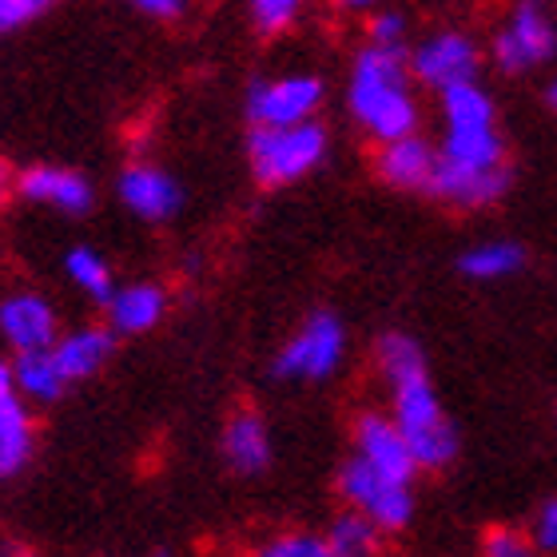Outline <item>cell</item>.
<instances>
[{
    "label": "cell",
    "instance_id": "6da1fadb",
    "mask_svg": "<svg viewBox=\"0 0 557 557\" xmlns=\"http://www.w3.org/2000/svg\"><path fill=\"white\" fill-rule=\"evenodd\" d=\"M442 116L446 139L426 191L454 208H486L510 187L494 104L474 81H462L442 88Z\"/></svg>",
    "mask_w": 557,
    "mask_h": 557
},
{
    "label": "cell",
    "instance_id": "7a4b0ae2",
    "mask_svg": "<svg viewBox=\"0 0 557 557\" xmlns=\"http://www.w3.org/2000/svg\"><path fill=\"white\" fill-rule=\"evenodd\" d=\"M350 112L374 139L410 136L418 124V108L407 84V52L371 45L355 60L350 76Z\"/></svg>",
    "mask_w": 557,
    "mask_h": 557
},
{
    "label": "cell",
    "instance_id": "3957f363",
    "mask_svg": "<svg viewBox=\"0 0 557 557\" xmlns=\"http://www.w3.org/2000/svg\"><path fill=\"white\" fill-rule=\"evenodd\" d=\"M395 422L407 434L414 462L422 470H438L458 454V434H454L450 418L442 414L426 371L395 383Z\"/></svg>",
    "mask_w": 557,
    "mask_h": 557
},
{
    "label": "cell",
    "instance_id": "277c9868",
    "mask_svg": "<svg viewBox=\"0 0 557 557\" xmlns=\"http://www.w3.org/2000/svg\"><path fill=\"white\" fill-rule=\"evenodd\" d=\"M326 156V132L311 120L283 124V128H256L251 136V168L256 180L268 187L290 184L319 168Z\"/></svg>",
    "mask_w": 557,
    "mask_h": 557
},
{
    "label": "cell",
    "instance_id": "5b68a950",
    "mask_svg": "<svg viewBox=\"0 0 557 557\" xmlns=\"http://www.w3.org/2000/svg\"><path fill=\"white\" fill-rule=\"evenodd\" d=\"M338 490L343 498L371 518L379 530H403L414 513V498H410L407 482H395V478L379 474L367 458H350L338 474Z\"/></svg>",
    "mask_w": 557,
    "mask_h": 557
},
{
    "label": "cell",
    "instance_id": "8992f818",
    "mask_svg": "<svg viewBox=\"0 0 557 557\" xmlns=\"http://www.w3.org/2000/svg\"><path fill=\"white\" fill-rule=\"evenodd\" d=\"M347 350V331L335 314H311L302 331L278 350L275 374L278 379H302V383H319L326 374H335Z\"/></svg>",
    "mask_w": 557,
    "mask_h": 557
},
{
    "label": "cell",
    "instance_id": "52a82bcc",
    "mask_svg": "<svg viewBox=\"0 0 557 557\" xmlns=\"http://www.w3.org/2000/svg\"><path fill=\"white\" fill-rule=\"evenodd\" d=\"M557 52V28L537 0H522L494 36V60L502 72H530Z\"/></svg>",
    "mask_w": 557,
    "mask_h": 557
},
{
    "label": "cell",
    "instance_id": "ba28073f",
    "mask_svg": "<svg viewBox=\"0 0 557 557\" xmlns=\"http://www.w3.org/2000/svg\"><path fill=\"white\" fill-rule=\"evenodd\" d=\"M323 100V84L314 76H283V81H259L247 92V116L256 128H283L302 124Z\"/></svg>",
    "mask_w": 557,
    "mask_h": 557
},
{
    "label": "cell",
    "instance_id": "9c48e42d",
    "mask_svg": "<svg viewBox=\"0 0 557 557\" xmlns=\"http://www.w3.org/2000/svg\"><path fill=\"white\" fill-rule=\"evenodd\" d=\"M410 69H414L418 81L442 92V88H450V84L474 81L478 48H474V40L462 33H438L418 48L414 60H410Z\"/></svg>",
    "mask_w": 557,
    "mask_h": 557
},
{
    "label": "cell",
    "instance_id": "30bf717a",
    "mask_svg": "<svg viewBox=\"0 0 557 557\" xmlns=\"http://www.w3.org/2000/svg\"><path fill=\"white\" fill-rule=\"evenodd\" d=\"M359 458L379 470V474L395 478V482H407L414 478L418 462H414V450H410L407 434L398 430L395 418H383V414H362L359 418Z\"/></svg>",
    "mask_w": 557,
    "mask_h": 557
},
{
    "label": "cell",
    "instance_id": "8fae6325",
    "mask_svg": "<svg viewBox=\"0 0 557 557\" xmlns=\"http://www.w3.org/2000/svg\"><path fill=\"white\" fill-rule=\"evenodd\" d=\"M16 374L0 362V478H12L33 454V422L16 398Z\"/></svg>",
    "mask_w": 557,
    "mask_h": 557
},
{
    "label": "cell",
    "instance_id": "7c38bea8",
    "mask_svg": "<svg viewBox=\"0 0 557 557\" xmlns=\"http://www.w3.org/2000/svg\"><path fill=\"white\" fill-rule=\"evenodd\" d=\"M116 191H120V199L136 211L139 220H168V215H175L180 203H184V196H180V187H175L172 175L160 172V168H151V163L128 168V172L120 175Z\"/></svg>",
    "mask_w": 557,
    "mask_h": 557
},
{
    "label": "cell",
    "instance_id": "4fadbf2b",
    "mask_svg": "<svg viewBox=\"0 0 557 557\" xmlns=\"http://www.w3.org/2000/svg\"><path fill=\"white\" fill-rule=\"evenodd\" d=\"M434 163H438V151L410 132V136L386 139L383 156H379V172L386 184L403 187V191H426Z\"/></svg>",
    "mask_w": 557,
    "mask_h": 557
},
{
    "label": "cell",
    "instance_id": "5bb4252c",
    "mask_svg": "<svg viewBox=\"0 0 557 557\" xmlns=\"http://www.w3.org/2000/svg\"><path fill=\"white\" fill-rule=\"evenodd\" d=\"M0 331L16 347V355L21 350L48 347L52 335H57V314H52V307L45 299H36V295H16V299L0 302Z\"/></svg>",
    "mask_w": 557,
    "mask_h": 557
},
{
    "label": "cell",
    "instance_id": "9a60e30c",
    "mask_svg": "<svg viewBox=\"0 0 557 557\" xmlns=\"http://www.w3.org/2000/svg\"><path fill=\"white\" fill-rule=\"evenodd\" d=\"M21 196L36 203H52L60 211H88L92 208V187L76 172H60V168H33L21 175Z\"/></svg>",
    "mask_w": 557,
    "mask_h": 557
},
{
    "label": "cell",
    "instance_id": "2e32d148",
    "mask_svg": "<svg viewBox=\"0 0 557 557\" xmlns=\"http://www.w3.org/2000/svg\"><path fill=\"white\" fill-rule=\"evenodd\" d=\"M108 319L120 335H139V331H151V326L163 319V290L148 287V283H136V287H124L108 299Z\"/></svg>",
    "mask_w": 557,
    "mask_h": 557
},
{
    "label": "cell",
    "instance_id": "e0dca14e",
    "mask_svg": "<svg viewBox=\"0 0 557 557\" xmlns=\"http://www.w3.org/2000/svg\"><path fill=\"white\" fill-rule=\"evenodd\" d=\"M12 374H16V386H21L24 395L40 398V403L60 398V391L69 386V374H64V367H60L57 350L52 347L21 350V359H16Z\"/></svg>",
    "mask_w": 557,
    "mask_h": 557
},
{
    "label": "cell",
    "instance_id": "ac0fdd59",
    "mask_svg": "<svg viewBox=\"0 0 557 557\" xmlns=\"http://www.w3.org/2000/svg\"><path fill=\"white\" fill-rule=\"evenodd\" d=\"M223 450L232 458V466L239 474H259L271 458V442L268 430H263V418L259 414H239L223 434Z\"/></svg>",
    "mask_w": 557,
    "mask_h": 557
},
{
    "label": "cell",
    "instance_id": "d6986e66",
    "mask_svg": "<svg viewBox=\"0 0 557 557\" xmlns=\"http://www.w3.org/2000/svg\"><path fill=\"white\" fill-rule=\"evenodd\" d=\"M108 355H112V335H108V331H92V326L69 335L57 347V359H60V367H64V374H69V383L72 379H88L92 371H100Z\"/></svg>",
    "mask_w": 557,
    "mask_h": 557
},
{
    "label": "cell",
    "instance_id": "ffe728a7",
    "mask_svg": "<svg viewBox=\"0 0 557 557\" xmlns=\"http://www.w3.org/2000/svg\"><path fill=\"white\" fill-rule=\"evenodd\" d=\"M522 263H525V251L518 244H482L474 251H466L458 268H462V275L490 283V278H506L513 271H522Z\"/></svg>",
    "mask_w": 557,
    "mask_h": 557
},
{
    "label": "cell",
    "instance_id": "44dd1931",
    "mask_svg": "<svg viewBox=\"0 0 557 557\" xmlns=\"http://www.w3.org/2000/svg\"><path fill=\"white\" fill-rule=\"evenodd\" d=\"M374 546H379V525L362 510L343 513V518L331 525V534H326V549L338 557H367V554H374Z\"/></svg>",
    "mask_w": 557,
    "mask_h": 557
},
{
    "label": "cell",
    "instance_id": "7402d4cb",
    "mask_svg": "<svg viewBox=\"0 0 557 557\" xmlns=\"http://www.w3.org/2000/svg\"><path fill=\"white\" fill-rule=\"evenodd\" d=\"M379 367H383V374L391 379V386L403 383V379H410V374L426 371V362H422V347L407 335H383V343H379Z\"/></svg>",
    "mask_w": 557,
    "mask_h": 557
},
{
    "label": "cell",
    "instance_id": "603a6c76",
    "mask_svg": "<svg viewBox=\"0 0 557 557\" xmlns=\"http://www.w3.org/2000/svg\"><path fill=\"white\" fill-rule=\"evenodd\" d=\"M69 275H72V283H76L84 295H92L96 302H108L112 295H116L104 259L96 256V251H88V247H76V251L69 256Z\"/></svg>",
    "mask_w": 557,
    "mask_h": 557
},
{
    "label": "cell",
    "instance_id": "cb8c5ba5",
    "mask_svg": "<svg viewBox=\"0 0 557 557\" xmlns=\"http://www.w3.org/2000/svg\"><path fill=\"white\" fill-rule=\"evenodd\" d=\"M302 0H251V12H256L259 28H268V33H278V28H287L295 16H299Z\"/></svg>",
    "mask_w": 557,
    "mask_h": 557
},
{
    "label": "cell",
    "instance_id": "d4e9b609",
    "mask_svg": "<svg viewBox=\"0 0 557 557\" xmlns=\"http://www.w3.org/2000/svg\"><path fill=\"white\" fill-rule=\"evenodd\" d=\"M268 557H326V537H307V534H295V537H278L263 549Z\"/></svg>",
    "mask_w": 557,
    "mask_h": 557
},
{
    "label": "cell",
    "instance_id": "484cf974",
    "mask_svg": "<svg viewBox=\"0 0 557 557\" xmlns=\"http://www.w3.org/2000/svg\"><path fill=\"white\" fill-rule=\"evenodd\" d=\"M371 40L386 48H403V40H407V21H403L398 12H379L371 21Z\"/></svg>",
    "mask_w": 557,
    "mask_h": 557
},
{
    "label": "cell",
    "instance_id": "4316f807",
    "mask_svg": "<svg viewBox=\"0 0 557 557\" xmlns=\"http://www.w3.org/2000/svg\"><path fill=\"white\" fill-rule=\"evenodd\" d=\"M490 557H525L530 546H525V537L518 530H490L486 542H482Z\"/></svg>",
    "mask_w": 557,
    "mask_h": 557
},
{
    "label": "cell",
    "instance_id": "83f0119b",
    "mask_svg": "<svg viewBox=\"0 0 557 557\" xmlns=\"http://www.w3.org/2000/svg\"><path fill=\"white\" fill-rule=\"evenodd\" d=\"M45 0H0V33H9V28H21L24 21H33L36 12H40Z\"/></svg>",
    "mask_w": 557,
    "mask_h": 557
},
{
    "label": "cell",
    "instance_id": "f1b7e54d",
    "mask_svg": "<svg viewBox=\"0 0 557 557\" xmlns=\"http://www.w3.org/2000/svg\"><path fill=\"white\" fill-rule=\"evenodd\" d=\"M537 546L557 549V502L542 506V518H537Z\"/></svg>",
    "mask_w": 557,
    "mask_h": 557
},
{
    "label": "cell",
    "instance_id": "f546056e",
    "mask_svg": "<svg viewBox=\"0 0 557 557\" xmlns=\"http://www.w3.org/2000/svg\"><path fill=\"white\" fill-rule=\"evenodd\" d=\"M139 9L151 12V16H175V12L184 9V0H136Z\"/></svg>",
    "mask_w": 557,
    "mask_h": 557
},
{
    "label": "cell",
    "instance_id": "4dcf8cb0",
    "mask_svg": "<svg viewBox=\"0 0 557 557\" xmlns=\"http://www.w3.org/2000/svg\"><path fill=\"white\" fill-rule=\"evenodd\" d=\"M546 104H549V112H557V81H549V88H546Z\"/></svg>",
    "mask_w": 557,
    "mask_h": 557
},
{
    "label": "cell",
    "instance_id": "1f68e13d",
    "mask_svg": "<svg viewBox=\"0 0 557 557\" xmlns=\"http://www.w3.org/2000/svg\"><path fill=\"white\" fill-rule=\"evenodd\" d=\"M9 184H12V175H9V168L0 163V199H4V191H9Z\"/></svg>",
    "mask_w": 557,
    "mask_h": 557
},
{
    "label": "cell",
    "instance_id": "d6a6232c",
    "mask_svg": "<svg viewBox=\"0 0 557 557\" xmlns=\"http://www.w3.org/2000/svg\"><path fill=\"white\" fill-rule=\"evenodd\" d=\"M338 4H347V9H371L379 0H338Z\"/></svg>",
    "mask_w": 557,
    "mask_h": 557
}]
</instances>
